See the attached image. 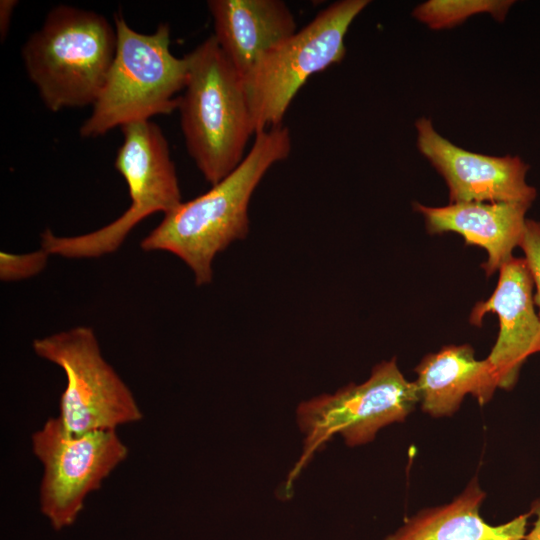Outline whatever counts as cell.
<instances>
[{
	"instance_id": "cell-7",
	"label": "cell",
	"mask_w": 540,
	"mask_h": 540,
	"mask_svg": "<svg viewBox=\"0 0 540 540\" xmlns=\"http://www.w3.org/2000/svg\"><path fill=\"white\" fill-rule=\"evenodd\" d=\"M418 403L416 383L403 376L396 358L375 365L361 384L350 383L334 394L301 402L296 419L304 435L303 450L287 477L286 488L336 434L349 447L366 444L381 428L403 422Z\"/></svg>"
},
{
	"instance_id": "cell-19",
	"label": "cell",
	"mask_w": 540,
	"mask_h": 540,
	"mask_svg": "<svg viewBox=\"0 0 540 540\" xmlns=\"http://www.w3.org/2000/svg\"><path fill=\"white\" fill-rule=\"evenodd\" d=\"M18 1L16 0H1L0 1V37L1 41L5 40L12 15L14 12L15 7L17 6Z\"/></svg>"
},
{
	"instance_id": "cell-14",
	"label": "cell",
	"mask_w": 540,
	"mask_h": 540,
	"mask_svg": "<svg viewBox=\"0 0 540 540\" xmlns=\"http://www.w3.org/2000/svg\"><path fill=\"white\" fill-rule=\"evenodd\" d=\"M415 372L421 409L432 417L451 416L468 394L484 405L499 388L493 366L487 358L477 360L468 344L445 346L426 355Z\"/></svg>"
},
{
	"instance_id": "cell-15",
	"label": "cell",
	"mask_w": 540,
	"mask_h": 540,
	"mask_svg": "<svg viewBox=\"0 0 540 540\" xmlns=\"http://www.w3.org/2000/svg\"><path fill=\"white\" fill-rule=\"evenodd\" d=\"M485 498L474 477L450 503L419 511L385 540H524L530 512L490 525L480 516Z\"/></svg>"
},
{
	"instance_id": "cell-12",
	"label": "cell",
	"mask_w": 540,
	"mask_h": 540,
	"mask_svg": "<svg viewBox=\"0 0 540 540\" xmlns=\"http://www.w3.org/2000/svg\"><path fill=\"white\" fill-rule=\"evenodd\" d=\"M207 7L213 36L242 78L297 31L293 12L281 0H209Z\"/></svg>"
},
{
	"instance_id": "cell-18",
	"label": "cell",
	"mask_w": 540,
	"mask_h": 540,
	"mask_svg": "<svg viewBox=\"0 0 540 540\" xmlns=\"http://www.w3.org/2000/svg\"><path fill=\"white\" fill-rule=\"evenodd\" d=\"M519 247L524 252V261L536 288L534 303L540 317V222L526 219Z\"/></svg>"
},
{
	"instance_id": "cell-9",
	"label": "cell",
	"mask_w": 540,
	"mask_h": 540,
	"mask_svg": "<svg viewBox=\"0 0 540 540\" xmlns=\"http://www.w3.org/2000/svg\"><path fill=\"white\" fill-rule=\"evenodd\" d=\"M32 450L43 466L40 509L55 530L72 525L86 497L128 456L116 430L72 435L58 417L48 418L31 437Z\"/></svg>"
},
{
	"instance_id": "cell-17",
	"label": "cell",
	"mask_w": 540,
	"mask_h": 540,
	"mask_svg": "<svg viewBox=\"0 0 540 540\" xmlns=\"http://www.w3.org/2000/svg\"><path fill=\"white\" fill-rule=\"evenodd\" d=\"M49 254L44 249L30 253L0 252V279L5 282L31 278L47 265Z\"/></svg>"
},
{
	"instance_id": "cell-10",
	"label": "cell",
	"mask_w": 540,
	"mask_h": 540,
	"mask_svg": "<svg viewBox=\"0 0 540 540\" xmlns=\"http://www.w3.org/2000/svg\"><path fill=\"white\" fill-rule=\"evenodd\" d=\"M417 146L442 175L450 203L514 202L531 205L535 187L526 182L529 165L518 156H489L467 151L441 136L430 119L419 118Z\"/></svg>"
},
{
	"instance_id": "cell-3",
	"label": "cell",
	"mask_w": 540,
	"mask_h": 540,
	"mask_svg": "<svg viewBox=\"0 0 540 540\" xmlns=\"http://www.w3.org/2000/svg\"><path fill=\"white\" fill-rule=\"evenodd\" d=\"M117 45L102 14L60 4L21 48L28 78L48 110L93 106L112 65Z\"/></svg>"
},
{
	"instance_id": "cell-5",
	"label": "cell",
	"mask_w": 540,
	"mask_h": 540,
	"mask_svg": "<svg viewBox=\"0 0 540 540\" xmlns=\"http://www.w3.org/2000/svg\"><path fill=\"white\" fill-rule=\"evenodd\" d=\"M120 129L123 141L114 167L128 186L130 206L108 225L83 235L56 236L44 230L41 248L49 255L79 259L111 254L146 217L156 212L165 215L182 203L175 165L161 128L148 120Z\"/></svg>"
},
{
	"instance_id": "cell-13",
	"label": "cell",
	"mask_w": 540,
	"mask_h": 540,
	"mask_svg": "<svg viewBox=\"0 0 540 540\" xmlns=\"http://www.w3.org/2000/svg\"><path fill=\"white\" fill-rule=\"evenodd\" d=\"M531 205L514 202H462L442 207L414 203L430 234L456 232L466 245L484 248L487 260L481 265L490 277L510 260L519 246Z\"/></svg>"
},
{
	"instance_id": "cell-11",
	"label": "cell",
	"mask_w": 540,
	"mask_h": 540,
	"mask_svg": "<svg viewBox=\"0 0 540 540\" xmlns=\"http://www.w3.org/2000/svg\"><path fill=\"white\" fill-rule=\"evenodd\" d=\"M533 281L524 258L512 257L499 269L496 289L478 302L470 322L480 326L487 313L499 318V334L487 359L499 379V388L510 390L531 355L540 352V317L535 311Z\"/></svg>"
},
{
	"instance_id": "cell-8",
	"label": "cell",
	"mask_w": 540,
	"mask_h": 540,
	"mask_svg": "<svg viewBox=\"0 0 540 540\" xmlns=\"http://www.w3.org/2000/svg\"><path fill=\"white\" fill-rule=\"evenodd\" d=\"M32 348L65 373L58 416L65 432L116 430L143 418L132 391L103 357L91 327L77 326L37 338Z\"/></svg>"
},
{
	"instance_id": "cell-1",
	"label": "cell",
	"mask_w": 540,
	"mask_h": 540,
	"mask_svg": "<svg viewBox=\"0 0 540 540\" xmlns=\"http://www.w3.org/2000/svg\"><path fill=\"white\" fill-rule=\"evenodd\" d=\"M291 148L285 125L258 132L239 166L204 194L165 214L141 241V249L176 255L192 270L198 286L209 284L215 256L248 234V207L256 187Z\"/></svg>"
},
{
	"instance_id": "cell-16",
	"label": "cell",
	"mask_w": 540,
	"mask_h": 540,
	"mask_svg": "<svg viewBox=\"0 0 540 540\" xmlns=\"http://www.w3.org/2000/svg\"><path fill=\"white\" fill-rule=\"evenodd\" d=\"M513 3L510 0H430L418 5L413 16L431 29H448L480 13L503 21Z\"/></svg>"
},
{
	"instance_id": "cell-20",
	"label": "cell",
	"mask_w": 540,
	"mask_h": 540,
	"mask_svg": "<svg viewBox=\"0 0 540 540\" xmlns=\"http://www.w3.org/2000/svg\"><path fill=\"white\" fill-rule=\"evenodd\" d=\"M529 512L535 520L530 531L526 532L524 540H540V497L531 503Z\"/></svg>"
},
{
	"instance_id": "cell-4",
	"label": "cell",
	"mask_w": 540,
	"mask_h": 540,
	"mask_svg": "<svg viewBox=\"0 0 540 540\" xmlns=\"http://www.w3.org/2000/svg\"><path fill=\"white\" fill-rule=\"evenodd\" d=\"M116 52L105 84L82 123L83 138H97L116 127L148 121L177 110L188 76L186 55L170 50V27L161 23L150 34L137 32L121 13L113 16Z\"/></svg>"
},
{
	"instance_id": "cell-6",
	"label": "cell",
	"mask_w": 540,
	"mask_h": 540,
	"mask_svg": "<svg viewBox=\"0 0 540 540\" xmlns=\"http://www.w3.org/2000/svg\"><path fill=\"white\" fill-rule=\"evenodd\" d=\"M368 0H339L307 25L269 50L243 77L255 135L283 124L306 81L346 55L345 36Z\"/></svg>"
},
{
	"instance_id": "cell-2",
	"label": "cell",
	"mask_w": 540,
	"mask_h": 540,
	"mask_svg": "<svg viewBox=\"0 0 540 540\" xmlns=\"http://www.w3.org/2000/svg\"><path fill=\"white\" fill-rule=\"evenodd\" d=\"M188 76L177 110L187 152L212 185L232 173L255 136L242 76L213 35L186 54Z\"/></svg>"
}]
</instances>
